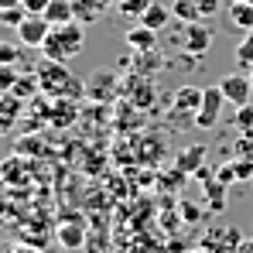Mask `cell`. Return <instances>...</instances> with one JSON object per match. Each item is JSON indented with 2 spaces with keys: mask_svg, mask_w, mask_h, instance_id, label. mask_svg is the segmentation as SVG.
<instances>
[{
  "mask_svg": "<svg viewBox=\"0 0 253 253\" xmlns=\"http://www.w3.org/2000/svg\"><path fill=\"white\" fill-rule=\"evenodd\" d=\"M38 83H42V92L51 96V99H79L85 96V83H79L65 62H51V58H42L38 65Z\"/></svg>",
  "mask_w": 253,
  "mask_h": 253,
  "instance_id": "1",
  "label": "cell"
},
{
  "mask_svg": "<svg viewBox=\"0 0 253 253\" xmlns=\"http://www.w3.org/2000/svg\"><path fill=\"white\" fill-rule=\"evenodd\" d=\"M85 44V31L79 21H69V24H58V28H51V35L44 38L42 51L44 58H51V62H72L79 51H83Z\"/></svg>",
  "mask_w": 253,
  "mask_h": 253,
  "instance_id": "2",
  "label": "cell"
},
{
  "mask_svg": "<svg viewBox=\"0 0 253 253\" xmlns=\"http://www.w3.org/2000/svg\"><path fill=\"white\" fill-rule=\"evenodd\" d=\"M222 103H226L222 85H209V89H202V110H199V117H195V126H199V130H212V126L219 124Z\"/></svg>",
  "mask_w": 253,
  "mask_h": 253,
  "instance_id": "3",
  "label": "cell"
},
{
  "mask_svg": "<svg viewBox=\"0 0 253 253\" xmlns=\"http://www.w3.org/2000/svg\"><path fill=\"white\" fill-rule=\"evenodd\" d=\"M14 31H17V38H21L24 48H42L44 38L51 35V24H48V17H44V14H28V17H24V24H21V28H14Z\"/></svg>",
  "mask_w": 253,
  "mask_h": 253,
  "instance_id": "4",
  "label": "cell"
},
{
  "mask_svg": "<svg viewBox=\"0 0 253 253\" xmlns=\"http://www.w3.org/2000/svg\"><path fill=\"white\" fill-rule=\"evenodd\" d=\"M199 110H202V89L199 85H181L178 92H174V106H171V117L181 124V113L195 124V117H199Z\"/></svg>",
  "mask_w": 253,
  "mask_h": 253,
  "instance_id": "5",
  "label": "cell"
},
{
  "mask_svg": "<svg viewBox=\"0 0 253 253\" xmlns=\"http://www.w3.org/2000/svg\"><path fill=\"white\" fill-rule=\"evenodd\" d=\"M240 243H243V240H240V233H236L233 226H219V229H212V233L202 236V247H199V250H206V253H236Z\"/></svg>",
  "mask_w": 253,
  "mask_h": 253,
  "instance_id": "6",
  "label": "cell"
},
{
  "mask_svg": "<svg viewBox=\"0 0 253 253\" xmlns=\"http://www.w3.org/2000/svg\"><path fill=\"white\" fill-rule=\"evenodd\" d=\"M219 85H222V92H226V103H233V106H243V103H250V96H253L250 76H240V72H229V76H222V79H219Z\"/></svg>",
  "mask_w": 253,
  "mask_h": 253,
  "instance_id": "7",
  "label": "cell"
},
{
  "mask_svg": "<svg viewBox=\"0 0 253 253\" xmlns=\"http://www.w3.org/2000/svg\"><path fill=\"white\" fill-rule=\"evenodd\" d=\"M55 240H58L69 253L83 250V243H85V222H83V219H65V222H58Z\"/></svg>",
  "mask_w": 253,
  "mask_h": 253,
  "instance_id": "8",
  "label": "cell"
},
{
  "mask_svg": "<svg viewBox=\"0 0 253 253\" xmlns=\"http://www.w3.org/2000/svg\"><path fill=\"white\" fill-rule=\"evenodd\" d=\"M154 83L144 76V72H137V76H130V83H126V96L133 99V106H140V110H147V106H154Z\"/></svg>",
  "mask_w": 253,
  "mask_h": 253,
  "instance_id": "9",
  "label": "cell"
},
{
  "mask_svg": "<svg viewBox=\"0 0 253 253\" xmlns=\"http://www.w3.org/2000/svg\"><path fill=\"white\" fill-rule=\"evenodd\" d=\"M212 48V31L206 24H185V51L188 55H206Z\"/></svg>",
  "mask_w": 253,
  "mask_h": 253,
  "instance_id": "10",
  "label": "cell"
},
{
  "mask_svg": "<svg viewBox=\"0 0 253 253\" xmlns=\"http://www.w3.org/2000/svg\"><path fill=\"white\" fill-rule=\"evenodd\" d=\"M113 89H117V76L113 72H92L85 79V96L92 103H103L106 96H113Z\"/></svg>",
  "mask_w": 253,
  "mask_h": 253,
  "instance_id": "11",
  "label": "cell"
},
{
  "mask_svg": "<svg viewBox=\"0 0 253 253\" xmlns=\"http://www.w3.org/2000/svg\"><path fill=\"white\" fill-rule=\"evenodd\" d=\"M17 124H21V99L10 92H0V137L10 133Z\"/></svg>",
  "mask_w": 253,
  "mask_h": 253,
  "instance_id": "12",
  "label": "cell"
},
{
  "mask_svg": "<svg viewBox=\"0 0 253 253\" xmlns=\"http://www.w3.org/2000/svg\"><path fill=\"white\" fill-rule=\"evenodd\" d=\"M226 21H229V28H236V31H253V3H243V0H233L229 3V10H226Z\"/></svg>",
  "mask_w": 253,
  "mask_h": 253,
  "instance_id": "13",
  "label": "cell"
},
{
  "mask_svg": "<svg viewBox=\"0 0 253 253\" xmlns=\"http://www.w3.org/2000/svg\"><path fill=\"white\" fill-rule=\"evenodd\" d=\"M124 42L133 48V51H147V48H158V31L147 28V24H137L124 35Z\"/></svg>",
  "mask_w": 253,
  "mask_h": 253,
  "instance_id": "14",
  "label": "cell"
},
{
  "mask_svg": "<svg viewBox=\"0 0 253 253\" xmlns=\"http://www.w3.org/2000/svg\"><path fill=\"white\" fill-rule=\"evenodd\" d=\"M44 17H48L51 28L69 24V21H76V3H72V0H51V3L44 7Z\"/></svg>",
  "mask_w": 253,
  "mask_h": 253,
  "instance_id": "15",
  "label": "cell"
},
{
  "mask_svg": "<svg viewBox=\"0 0 253 253\" xmlns=\"http://www.w3.org/2000/svg\"><path fill=\"white\" fill-rule=\"evenodd\" d=\"M48 120H51V126H72V120H76V99H55L48 106Z\"/></svg>",
  "mask_w": 253,
  "mask_h": 253,
  "instance_id": "16",
  "label": "cell"
},
{
  "mask_svg": "<svg viewBox=\"0 0 253 253\" xmlns=\"http://www.w3.org/2000/svg\"><path fill=\"white\" fill-rule=\"evenodd\" d=\"M202 161H206V144H192L188 151L178 154V171L181 174H195V171H202Z\"/></svg>",
  "mask_w": 253,
  "mask_h": 253,
  "instance_id": "17",
  "label": "cell"
},
{
  "mask_svg": "<svg viewBox=\"0 0 253 253\" xmlns=\"http://www.w3.org/2000/svg\"><path fill=\"white\" fill-rule=\"evenodd\" d=\"M14 154H21V158H44L48 147H44V140L38 133H21L17 144H14Z\"/></svg>",
  "mask_w": 253,
  "mask_h": 253,
  "instance_id": "18",
  "label": "cell"
},
{
  "mask_svg": "<svg viewBox=\"0 0 253 253\" xmlns=\"http://www.w3.org/2000/svg\"><path fill=\"white\" fill-rule=\"evenodd\" d=\"M171 17H174V14H171V7H165V3H151V7H147V10L140 14V24H147V28L161 31V28L168 24Z\"/></svg>",
  "mask_w": 253,
  "mask_h": 253,
  "instance_id": "19",
  "label": "cell"
},
{
  "mask_svg": "<svg viewBox=\"0 0 253 253\" xmlns=\"http://www.w3.org/2000/svg\"><path fill=\"white\" fill-rule=\"evenodd\" d=\"M206 202H209V209L219 215V212H226V185L212 174L209 181H206Z\"/></svg>",
  "mask_w": 253,
  "mask_h": 253,
  "instance_id": "20",
  "label": "cell"
},
{
  "mask_svg": "<svg viewBox=\"0 0 253 253\" xmlns=\"http://www.w3.org/2000/svg\"><path fill=\"white\" fill-rule=\"evenodd\" d=\"M110 3L117 0H76V21H96Z\"/></svg>",
  "mask_w": 253,
  "mask_h": 253,
  "instance_id": "21",
  "label": "cell"
},
{
  "mask_svg": "<svg viewBox=\"0 0 253 253\" xmlns=\"http://www.w3.org/2000/svg\"><path fill=\"white\" fill-rule=\"evenodd\" d=\"M0 178H3L7 185H17V181L24 178V158H21V154H10L7 161H0Z\"/></svg>",
  "mask_w": 253,
  "mask_h": 253,
  "instance_id": "22",
  "label": "cell"
},
{
  "mask_svg": "<svg viewBox=\"0 0 253 253\" xmlns=\"http://www.w3.org/2000/svg\"><path fill=\"white\" fill-rule=\"evenodd\" d=\"M171 14H174V21H185V24H195L202 17V10H199L195 0H174L171 3Z\"/></svg>",
  "mask_w": 253,
  "mask_h": 253,
  "instance_id": "23",
  "label": "cell"
},
{
  "mask_svg": "<svg viewBox=\"0 0 253 253\" xmlns=\"http://www.w3.org/2000/svg\"><path fill=\"white\" fill-rule=\"evenodd\" d=\"M38 92H42L38 76H21V79H17V85L10 89V96H17L21 103H24V99H31V96H38Z\"/></svg>",
  "mask_w": 253,
  "mask_h": 253,
  "instance_id": "24",
  "label": "cell"
},
{
  "mask_svg": "<svg viewBox=\"0 0 253 253\" xmlns=\"http://www.w3.org/2000/svg\"><path fill=\"white\" fill-rule=\"evenodd\" d=\"M236 65L240 69H253V31H247L240 44H236Z\"/></svg>",
  "mask_w": 253,
  "mask_h": 253,
  "instance_id": "25",
  "label": "cell"
},
{
  "mask_svg": "<svg viewBox=\"0 0 253 253\" xmlns=\"http://www.w3.org/2000/svg\"><path fill=\"white\" fill-rule=\"evenodd\" d=\"M24 17H28V10L17 3V7H3L0 10V24H7V28H21L24 24Z\"/></svg>",
  "mask_w": 253,
  "mask_h": 253,
  "instance_id": "26",
  "label": "cell"
},
{
  "mask_svg": "<svg viewBox=\"0 0 253 253\" xmlns=\"http://www.w3.org/2000/svg\"><path fill=\"white\" fill-rule=\"evenodd\" d=\"M137 65H140V72L147 76L154 65H161V55H158V48H147V51H137Z\"/></svg>",
  "mask_w": 253,
  "mask_h": 253,
  "instance_id": "27",
  "label": "cell"
},
{
  "mask_svg": "<svg viewBox=\"0 0 253 253\" xmlns=\"http://www.w3.org/2000/svg\"><path fill=\"white\" fill-rule=\"evenodd\" d=\"M151 7V0H120V14H126V17H137L140 21V14Z\"/></svg>",
  "mask_w": 253,
  "mask_h": 253,
  "instance_id": "28",
  "label": "cell"
},
{
  "mask_svg": "<svg viewBox=\"0 0 253 253\" xmlns=\"http://www.w3.org/2000/svg\"><path fill=\"white\" fill-rule=\"evenodd\" d=\"M17 79H21V72L14 65H0V92H10L17 85Z\"/></svg>",
  "mask_w": 253,
  "mask_h": 253,
  "instance_id": "29",
  "label": "cell"
},
{
  "mask_svg": "<svg viewBox=\"0 0 253 253\" xmlns=\"http://www.w3.org/2000/svg\"><path fill=\"white\" fill-rule=\"evenodd\" d=\"M215 178H219L222 185H233V181H240V171H236V161H226V165H219V168H215Z\"/></svg>",
  "mask_w": 253,
  "mask_h": 253,
  "instance_id": "30",
  "label": "cell"
},
{
  "mask_svg": "<svg viewBox=\"0 0 253 253\" xmlns=\"http://www.w3.org/2000/svg\"><path fill=\"white\" fill-rule=\"evenodd\" d=\"M236 126H240V130H250V133H253V103L236 106Z\"/></svg>",
  "mask_w": 253,
  "mask_h": 253,
  "instance_id": "31",
  "label": "cell"
},
{
  "mask_svg": "<svg viewBox=\"0 0 253 253\" xmlns=\"http://www.w3.org/2000/svg\"><path fill=\"white\" fill-rule=\"evenodd\" d=\"M21 58V48L14 42H0V65H14Z\"/></svg>",
  "mask_w": 253,
  "mask_h": 253,
  "instance_id": "32",
  "label": "cell"
},
{
  "mask_svg": "<svg viewBox=\"0 0 253 253\" xmlns=\"http://www.w3.org/2000/svg\"><path fill=\"white\" fill-rule=\"evenodd\" d=\"M178 215H181L185 222H199V215H202V209H199L195 202H188V199H185V202H178Z\"/></svg>",
  "mask_w": 253,
  "mask_h": 253,
  "instance_id": "33",
  "label": "cell"
},
{
  "mask_svg": "<svg viewBox=\"0 0 253 253\" xmlns=\"http://www.w3.org/2000/svg\"><path fill=\"white\" fill-rule=\"evenodd\" d=\"M236 158H250V161H253V137L236 140Z\"/></svg>",
  "mask_w": 253,
  "mask_h": 253,
  "instance_id": "34",
  "label": "cell"
},
{
  "mask_svg": "<svg viewBox=\"0 0 253 253\" xmlns=\"http://www.w3.org/2000/svg\"><path fill=\"white\" fill-rule=\"evenodd\" d=\"M48 3H51V0H21V7H24L28 14H44Z\"/></svg>",
  "mask_w": 253,
  "mask_h": 253,
  "instance_id": "35",
  "label": "cell"
},
{
  "mask_svg": "<svg viewBox=\"0 0 253 253\" xmlns=\"http://www.w3.org/2000/svg\"><path fill=\"white\" fill-rule=\"evenodd\" d=\"M165 253H192V250H188V243H181L178 236H171L168 243H165Z\"/></svg>",
  "mask_w": 253,
  "mask_h": 253,
  "instance_id": "36",
  "label": "cell"
},
{
  "mask_svg": "<svg viewBox=\"0 0 253 253\" xmlns=\"http://www.w3.org/2000/svg\"><path fill=\"white\" fill-rule=\"evenodd\" d=\"M215 7H219V0H199V10H202V14H212Z\"/></svg>",
  "mask_w": 253,
  "mask_h": 253,
  "instance_id": "37",
  "label": "cell"
},
{
  "mask_svg": "<svg viewBox=\"0 0 253 253\" xmlns=\"http://www.w3.org/2000/svg\"><path fill=\"white\" fill-rule=\"evenodd\" d=\"M236 253H253V236H250V240H243V243L236 247Z\"/></svg>",
  "mask_w": 253,
  "mask_h": 253,
  "instance_id": "38",
  "label": "cell"
},
{
  "mask_svg": "<svg viewBox=\"0 0 253 253\" xmlns=\"http://www.w3.org/2000/svg\"><path fill=\"white\" fill-rule=\"evenodd\" d=\"M14 253H42V250H38V247H24V243H21V247H14Z\"/></svg>",
  "mask_w": 253,
  "mask_h": 253,
  "instance_id": "39",
  "label": "cell"
},
{
  "mask_svg": "<svg viewBox=\"0 0 253 253\" xmlns=\"http://www.w3.org/2000/svg\"><path fill=\"white\" fill-rule=\"evenodd\" d=\"M17 3H21V0H0V10H3V7H17Z\"/></svg>",
  "mask_w": 253,
  "mask_h": 253,
  "instance_id": "40",
  "label": "cell"
},
{
  "mask_svg": "<svg viewBox=\"0 0 253 253\" xmlns=\"http://www.w3.org/2000/svg\"><path fill=\"white\" fill-rule=\"evenodd\" d=\"M247 76H250V83H253V69H247Z\"/></svg>",
  "mask_w": 253,
  "mask_h": 253,
  "instance_id": "41",
  "label": "cell"
},
{
  "mask_svg": "<svg viewBox=\"0 0 253 253\" xmlns=\"http://www.w3.org/2000/svg\"><path fill=\"white\" fill-rule=\"evenodd\" d=\"M192 253H206V250H192Z\"/></svg>",
  "mask_w": 253,
  "mask_h": 253,
  "instance_id": "42",
  "label": "cell"
},
{
  "mask_svg": "<svg viewBox=\"0 0 253 253\" xmlns=\"http://www.w3.org/2000/svg\"><path fill=\"white\" fill-rule=\"evenodd\" d=\"M243 3H253V0H243Z\"/></svg>",
  "mask_w": 253,
  "mask_h": 253,
  "instance_id": "43",
  "label": "cell"
}]
</instances>
